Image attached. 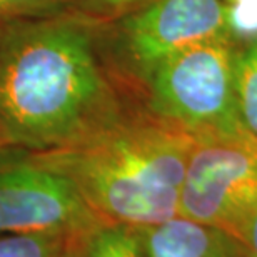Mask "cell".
I'll list each match as a JSON object with an SVG mask.
<instances>
[{
	"label": "cell",
	"instance_id": "obj_1",
	"mask_svg": "<svg viewBox=\"0 0 257 257\" xmlns=\"http://www.w3.org/2000/svg\"><path fill=\"white\" fill-rule=\"evenodd\" d=\"M97 24L74 12L0 27V147L50 152L127 114Z\"/></svg>",
	"mask_w": 257,
	"mask_h": 257
},
{
	"label": "cell",
	"instance_id": "obj_15",
	"mask_svg": "<svg viewBox=\"0 0 257 257\" xmlns=\"http://www.w3.org/2000/svg\"><path fill=\"white\" fill-rule=\"evenodd\" d=\"M65 257H79V252H77V242H75L74 245H72L70 250H69V252H67V255H65Z\"/></svg>",
	"mask_w": 257,
	"mask_h": 257
},
{
	"label": "cell",
	"instance_id": "obj_11",
	"mask_svg": "<svg viewBox=\"0 0 257 257\" xmlns=\"http://www.w3.org/2000/svg\"><path fill=\"white\" fill-rule=\"evenodd\" d=\"M72 12V0H0L2 25L59 17Z\"/></svg>",
	"mask_w": 257,
	"mask_h": 257
},
{
	"label": "cell",
	"instance_id": "obj_3",
	"mask_svg": "<svg viewBox=\"0 0 257 257\" xmlns=\"http://www.w3.org/2000/svg\"><path fill=\"white\" fill-rule=\"evenodd\" d=\"M235 49L220 37L166 59L141 85L146 112L194 137L244 131L234 99Z\"/></svg>",
	"mask_w": 257,
	"mask_h": 257
},
{
	"label": "cell",
	"instance_id": "obj_8",
	"mask_svg": "<svg viewBox=\"0 0 257 257\" xmlns=\"http://www.w3.org/2000/svg\"><path fill=\"white\" fill-rule=\"evenodd\" d=\"M234 99L240 125L257 137V39L235 49Z\"/></svg>",
	"mask_w": 257,
	"mask_h": 257
},
{
	"label": "cell",
	"instance_id": "obj_12",
	"mask_svg": "<svg viewBox=\"0 0 257 257\" xmlns=\"http://www.w3.org/2000/svg\"><path fill=\"white\" fill-rule=\"evenodd\" d=\"M149 0H72V12L92 24L104 25L142 7Z\"/></svg>",
	"mask_w": 257,
	"mask_h": 257
},
{
	"label": "cell",
	"instance_id": "obj_2",
	"mask_svg": "<svg viewBox=\"0 0 257 257\" xmlns=\"http://www.w3.org/2000/svg\"><path fill=\"white\" fill-rule=\"evenodd\" d=\"M194 141L147 112H127L74 146L30 154L69 177L104 222L142 229L179 215Z\"/></svg>",
	"mask_w": 257,
	"mask_h": 257
},
{
	"label": "cell",
	"instance_id": "obj_5",
	"mask_svg": "<svg viewBox=\"0 0 257 257\" xmlns=\"http://www.w3.org/2000/svg\"><path fill=\"white\" fill-rule=\"evenodd\" d=\"M257 207V137L245 131L195 137L179 215L239 239Z\"/></svg>",
	"mask_w": 257,
	"mask_h": 257
},
{
	"label": "cell",
	"instance_id": "obj_16",
	"mask_svg": "<svg viewBox=\"0 0 257 257\" xmlns=\"http://www.w3.org/2000/svg\"><path fill=\"white\" fill-rule=\"evenodd\" d=\"M0 149H2V147H0Z\"/></svg>",
	"mask_w": 257,
	"mask_h": 257
},
{
	"label": "cell",
	"instance_id": "obj_14",
	"mask_svg": "<svg viewBox=\"0 0 257 257\" xmlns=\"http://www.w3.org/2000/svg\"><path fill=\"white\" fill-rule=\"evenodd\" d=\"M225 5H257V0H222Z\"/></svg>",
	"mask_w": 257,
	"mask_h": 257
},
{
	"label": "cell",
	"instance_id": "obj_13",
	"mask_svg": "<svg viewBox=\"0 0 257 257\" xmlns=\"http://www.w3.org/2000/svg\"><path fill=\"white\" fill-rule=\"evenodd\" d=\"M239 240L247 257H257V207L249 215V219L245 220L244 227L239 234Z\"/></svg>",
	"mask_w": 257,
	"mask_h": 257
},
{
	"label": "cell",
	"instance_id": "obj_10",
	"mask_svg": "<svg viewBox=\"0 0 257 257\" xmlns=\"http://www.w3.org/2000/svg\"><path fill=\"white\" fill-rule=\"evenodd\" d=\"M77 240L57 234L0 235V257H65Z\"/></svg>",
	"mask_w": 257,
	"mask_h": 257
},
{
	"label": "cell",
	"instance_id": "obj_7",
	"mask_svg": "<svg viewBox=\"0 0 257 257\" xmlns=\"http://www.w3.org/2000/svg\"><path fill=\"white\" fill-rule=\"evenodd\" d=\"M137 232L146 257H247L232 234L182 215Z\"/></svg>",
	"mask_w": 257,
	"mask_h": 257
},
{
	"label": "cell",
	"instance_id": "obj_4",
	"mask_svg": "<svg viewBox=\"0 0 257 257\" xmlns=\"http://www.w3.org/2000/svg\"><path fill=\"white\" fill-rule=\"evenodd\" d=\"M97 32L107 65L139 87L172 55L205 40L230 39L222 0H149L97 25Z\"/></svg>",
	"mask_w": 257,
	"mask_h": 257
},
{
	"label": "cell",
	"instance_id": "obj_9",
	"mask_svg": "<svg viewBox=\"0 0 257 257\" xmlns=\"http://www.w3.org/2000/svg\"><path fill=\"white\" fill-rule=\"evenodd\" d=\"M79 257H146L137 229L99 222L77 240Z\"/></svg>",
	"mask_w": 257,
	"mask_h": 257
},
{
	"label": "cell",
	"instance_id": "obj_6",
	"mask_svg": "<svg viewBox=\"0 0 257 257\" xmlns=\"http://www.w3.org/2000/svg\"><path fill=\"white\" fill-rule=\"evenodd\" d=\"M0 149V235L57 234L80 239L104 222L69 177L30 152Z\"/></svg>",
	"mask_w": 257,
	"mask_h": 257
}]
</instances>
